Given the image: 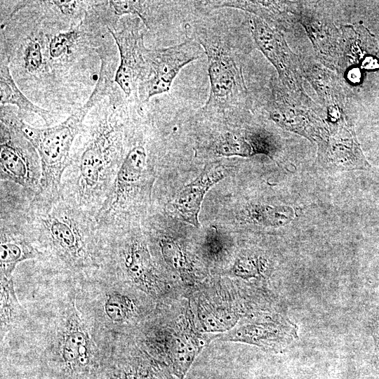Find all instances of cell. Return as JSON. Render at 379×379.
<instances>
[{
	"mask_svg": "<svg viewBox=\"0 0 379 379\" xmlns=\"http://www.w3.org/2000/svg\"><path fill=\"white\" fill-rule=\"evenodd\" d=\"M135 19L119 30L108 28L114 39L120 55V63L114 75V82L128 97L138 88L142 73L147 47L144 35Z\"/></svg>",
	"mask_w": 379,
	"mask_h": 379,
	"instance_id": "8fae6325",
	"label": "cell"
},
{
	"mask_svg": "<svg viewBox=\"0 0 379 379\" xmlns=\"http://www.w3.org/2000/svg\"><path fill=\"white\" fill-rule=\"evenodd\" d=\"M74 279L46 307L32 335L42 379H104L119 341L77 305Z\"/></svg>",
	"mask_w": 379,
	"mask_h": 379,
	"instance_id": "6da1fadb",
	"label": "cell"
},
{
	"mask_svg": "<svg viewBox=\"0 0 379 379\" xmlns=\"http://www.w3.org/2000/svg\"><path fill=\"white\" fill-rule=\"evenodd\" d=\"M225 239L223 234L215 227H210L204 237L203 250L208 258H218L224 251Z\"/></svg>",
	"mask_w": 379,
	"mask_h": 379,
	"instance_id": "f1b7e54d",
	"label": "cell"
},
{
	"mask_svg": "<svg viewBox=\"0 0 379 379\" xmlns=\"http://www.w3.org/2000/svg\"><path fill=\"white\" fill-rule=\"evenodd\" d=\"M211 151L217 156L247 157L253 155L252 148L248 142L246 133L226 131L215 138L211 143Z\"/></svg>",
	"mask_w": 379,
	"mask_h": 379,
	"instance_id": "44dd1931",
	"label": "cell"
},
{
	"mask_svg": "<svg viewBox=\"0 0 379 379\" xmlns=\"http://www.w3.org/2000/svg\"><path fill=\"white\" fill-rule=\"evenodd\" d=\"M185 30L208 58L210 93L201 108L206 114L228 115L249 109L242 67L228 39L205 22L187 24Z\"/></svg>",
	"mask_w": 379,
	"mask_h": 379,
	"instance_id": "277c9868",
	"label": "cell"
},
{
	"mask_svg": "<svg viewBox=\"0 0 379 379\" xmlns=\"http://www.w3.org/2000/svg\"><path fill=\"white\" fill-rule=\"evenodd\" d=\"M117 346L104 379H164L163 373L152 361L142 357L122 356Z\"/></svg>",
	"mask_w": 379,
	"mask_h": 379,
	"instance_id": "e0dca14e",
	"label": "cell"
},
{
	"mask_svg": "<svg viewBox=\"0 0 379 379\" xmlns=\"http://www.w3.org/2000/svg\"><path fill=\"white\" fill-rule=\"evenodd\" d=\"M291 321L246 324L228 333L227 340L248 343L259 346L286 345L296 336Z\"/></svg>",
	"mask_w": 379,
	"mask_h": 379,
	"instance_id": "4fadbf2b",
	"label": "cell"
},
{
	"mask_svg": "<svg viewBox=\"0 0 379 379\" xmlns=\"http://www.w3.org/2000/svg\"><path fill=\"white\" fill-rule=\"evenodd\" d=\"M300 68L328 109L341 110L345 97L336 76L316 62L305 60L300 65Z\"/></svg>",
	"mask_w": 379,
	"mask_h": 379,
	"instance_id": "9a60e30c",
	"label": "cell"
},
{
	"mask_svg": "<svg viewBox=\"0 0 379 379\" xmlns=\"http://www.w3.org/2000/svg\"><path fill=\"white\" fill-rule=\"evenodd\" d=\"M50 2L57 6L66 15H73L76 12L79 4L77 1H51Z\"/></svg>",
	"mask_w": 379,
	"mask_h": 379,
	"instance_id": "1f68e13d",
	"label": "cell"
},
{
	"mask_svg": "<svg viewBox=\"0 0 379 379\" xmlns=\"http://www.w3.org/2000/svg\"><path fill=\"white\" fill-rule=\"evenodd\" d=\"M145 1H109V5L117 16L124 15H136L145 25L149 28V20L147 15V5Z\"/></svg>",
	"mask_w": 379,
	"mask_h": 379,
	"instance_id": "83f0119b",
	"label": "cell"
},
{
	"mask_svg": "<svg viewBox=\"0 0 379 379\" xmlns=\"http://www.w3.org/2000/svg\"><path fill=\"white\" fill-rule=\"evenodd\" d=\"M0 103L17 106L21 114L39 116L49 126L53 122L52 114L30 101L15 83L7 60H1L0 66Z\"/></svg>",
	"mask_w": 379,
	"mask_h": 379,
	"instance_id": "ac0fdd59",
	"label": "cell"
},
{
	"mask_svg": "<svg viewBox=\"0 0 379 379\" xmlns=\"http://www.w3.org/2000/svg\"><path fill=\"white\" fill-rule=\"evenodd\" d=\"M204 53L201 46L188 37L184 42L168 47L147 48L145 67L137 88L140 100L145 102L168 92L180 70Z\"/></svg>",
	"mask_w": 379,
	"mask_h": 379,
	"instance_id": "ba28073f",
	"label": "cell"
},
{
	"mask_svg": "<svg viewBox=\"0 0 379 379\" xmlns=\"http://www.w3.org/2000/svg\"><path fill=\"white\" fill-rule=\"evenodd\" d=\"M326 152L330 158L338 162L348 160L350 166L366 169L370 167L358 145L354 134L349 130L345 124L341 123L335 134L330 138L326 144Z\"/></svg>",
	"mask_w": 379,
	"mask_h": 379,
	"instance_id": "d6986e66",
	"label": "cell"
},
{
	"mask_svg": "<svg viewBox=\"0 0 379 379\" xmlns=\"http://www.w3.org/2000/svg\"><path fill=\"white\" fill-rule=\"evenodd\" d=\"M23 213L40 262L53 272L78 278L100 267L101 231L95 218L77 204L40 191L29 198Z\"/></svg>",
	"mask_w": 379,
	"mask_h": 379,
	"instance_id": "7a4b0ae2",
	"label": "cell"
},
{
	"mask_svg": "<svg viewBox=\"0 0 379 379\" xmlns=\"http://www.w3.org/2000/svg\"><path fill=\"white\" fill-rule=\"evenodd\" d=\"M80 25L52 37L49 43V53L52 58L61 57L70 51L80 36Z\"/></svg>",
	"mask_w": 379,
	"mask_h": 379,
	"instance_id": "4316f807",
	"label": "cell"
},
{
	"mask_svg": "<svg viewBox=\"0 0 379 379\" xmlns=\"http://www.w3.org/2000/svg\"><path fill=\"white\" fill-rule=\"evenodd\" d=\"M61 182L60 194L95 218L109 196L123 155V127L112 116L79 134Z\"/></svg>",
	"mask_w": 379,
	"mask_h": 379,
	"instance_id": "3957f363",
	"label": "cell"
},
{
	"mask_svg": "<svg viewBox=\"0 0 379 379\" xmlns=\"http://www.w3.org/2000/svg\"><path fill=\"white\" fill-rule=\"evenodd\" d=\"M246 136L253 155L263 154L272 157L277 150L274 136L264 129H251L246 132Z\"/></svg>",
	"mask_w": 379,
	"mask_h": 379,
	"instance_id": "d4e9b609",
	"label": "cell"
},
{
	"mask_svg": "<svg viewBox=\"0 0 379 379\" xmlns=\"http://www.w3.org/2000/svg\"><path fill=\"white\" fill-rule=\"evenodd\" d=\"M1 181L16 184L36 194L41 191V167L37 151L22 132L19 116L1 112Z\"/></svg>",
	"mask_w": 379,
	"mask_h": 379,
	"instance_id": "52a82bcc",
	"label": "cell"
},
{
	"mask_svg": "<svg viewBox=\"0 0 379 379\" xmlns=\"http://www.w3.org/2000/svg\"><path fill=\"white\" fill-rule=\"evenodd\" d=\"M260 266L258 260L250 256H242L234 262L233 272L243 278L253 277L260 273Z\"/></svg>",
	"mask_w": 379,
	"mask_h": 379,
	"instance_id": "4dcf8cb0",
	"label": "cell"
},
{
	"mask_svg": "<svg viewBox=\"0 0 379 379\" xmlns=\"http://www.w3.org/2000/svg\"><path fill=\"white\" fill-rule=\"evenodd\" d=\"M0 280L1 345L10 333L22 328L28 323L30 315L18 299L14 288L13 277H0Z\"/></svg>",
	"mask_w": 379,
	"mask_h": 379,
	"instance_id": "2e32d148",
	"label": "cell"
},
{
	"mask_svg": "<svg viewBox=\"0 0 379 379\" xmlns=\"http://www.w3.org/2000/svg\"><path fill=\"white\" fill-rule=\"evenodd\" d=\"M164 261L180 274L185 276L190 270L187 258L181 247L168 237H159L158 240Z\"/></svg>",
	"mask_w": 379,
	"mask_h": 379,
	"instance_id": "cb8c5ba5",
	"label": "cell"
},
{
	"mask_svg": "<svg viewBox=\"0 0 379 379\" xmlns=\"http://www.w3.org/2000/svg\"><path fill=\"white\" fill-rule=\"evenodd\" d=\"M300 20L321 62L333 67L341 51L338 32L333 25L313 14H303Z\"/></svg>",
	"mask_w": 379,
	"mask_h": 379,
	"instance_id": "5bb4252c",
	"label": "cell"
},
{
	"mask_svg": "<svg viewBox=\"0 0 379 379\" xmlns=\"http://www.w3.org/2000/svg\"><path fill=\"white\" fill-rule=\"evenodd\" d=\"M199 350V342L189 333L181 334L173 340L170 350V362L176 377L184 379Z\"/></svg>",
	"mask_w": 379,
	"mask_h": 379,
	"instance_id": "ffe728a7",
	"label": "cell"
},
{
	"mask_svg": "<svg viewBox=\"0 0 379 379\" xmlns=\"http://www.w3.org/2000/svg\"><path fill=\"white\" fill-rule=\"evenodd\" d=\"M245 220L265 226H281L288 222L292 211L286 208L272 207L266 205H250L244 211Z\"/></svg>",
	"mask_w": 379,
	"mask_h": 379,
	"instance_id": "7402d4cb",
	"label": "cell"
},
{
	"mask_svg": "<svg viewBox=\"0 0 379 379\" xmlns=\"http://www.w3.org/2000/svg\"><path fill=\"white\" fill-rule=\"evenodd\" d=\"M227 174L225 168L218 163L206 165L201 173L184 187L168 206L179 219L199 227V214L207 192Z\"/></svg>",
	"mask_w": 379,
	"mask_h": 379,
	"instance_id": "7c38bea8",
	"label": "cell"
},
{
	"mask_svg": "<svg viewBox=\"0 0 379 379\" xmlns=\"http://www.w3.org/2000/svg\"><path fill=\"white\" fill-rule=\"evenodd\" d=\"M74 281L79 310L117 340L140 319L138 301L127 293L123 282L99 270Z\"/></svg>",
	"mask_w": 379,
	"mask_h": 379,
	"instance_id": "5b68a950",
	"label": "cell"
},
{
	"mask_svg": "<svg viewBox=\"0 0 379 379\" xmlns=\"http://www.w3.org/2000/svg\"><path fill=\"white\" fill-rule=\"evenodd\" d=\"M88 113L83 107L62 122L45 128L32 126L23 120L20 127L39 154L41 167V191L60 194L62 175L68 167L76 138Z\"/></svg>",
	"mask_w": 379,
	"mask_h": 379,
	"instance_id": "8992f818",
	"label": "cell"
},
{
	"mask_svg": "<svg viewBox=\"0 0 379 379\" xmlns=\"http://www.w3.org/2000/svg\"><path fill=\"white\" fill-rule=\"evenodd\" d=\"M43 63L41 46L36 39H29L24 50V64L29 72L38 70Z\"/></svg>",
	"mask_w": 379,
	"mask_h": 379,
	"instance_id": "f546056e",
	"label": "cell"
},
{
	"mask_svg": "<svg viewBox=\"0 0 379 379\" xmlns=\"http://www.w3.org/2000/svg\"><path fill=\"white\" fill-rule=\"evenodd\" d=\"M203 326L208 331H220L230 328L237 318L232 313L220 310H205L201 314Z\"/></svg>",
	"mask_w": 379,
	"mask_h": 379,
	"instance_id": "484cf974",
	"label": "cell"
},
{
	"mask_svg": "<svg viewBox=\"0 0 379 379\" xmlns=\"http://www.w3.org/2000/svg\"><path fill=\"white\" fill-rule=\"evenodd\" d=\"M100 56L101 65L99 77L95 86L86 103L82 106L88 112L104 97L109 95L113 81V65L104 51H98Z\"/></svg>",
	"mask_w": 379,
	"mask_h": 379,
	"instance_id": "603a6c76",
	"label": "cell"
},
{
	"mask_svg": "<svg viewBox=\"0 0 379 379\" xmlns=\"http://www.w3.org/2000/svg\"><path fill=\"white\" fill-rule=\"evenodd\" d=\"M270 97L267 110L276 124L310 139L321 138L322 121L308 97L291 92L281 82L274 84Z\"/></svg>",
	"mask_w": 379,
	"mask_h": 379,
	"instance_id": "9c48e42d",
	"label": "cell"
},
{
	"mask_svg": "<svg viewBox=\"0 0 379 379\" xmlns=\"http://www.w3.org/2000/svg\"><path fill=\"white\" fill-rule=\"evenodd\" d=\"M250 27L258 48L277 69L281 84L291 92L307 97L300 65L281 32L255 15L251 18Z\"/></svg>",
	"mask_w": 379,
	"mask_h": 379,
	"instance_id": "30bf717a",
	"label": "cell"
}]
</instances>
